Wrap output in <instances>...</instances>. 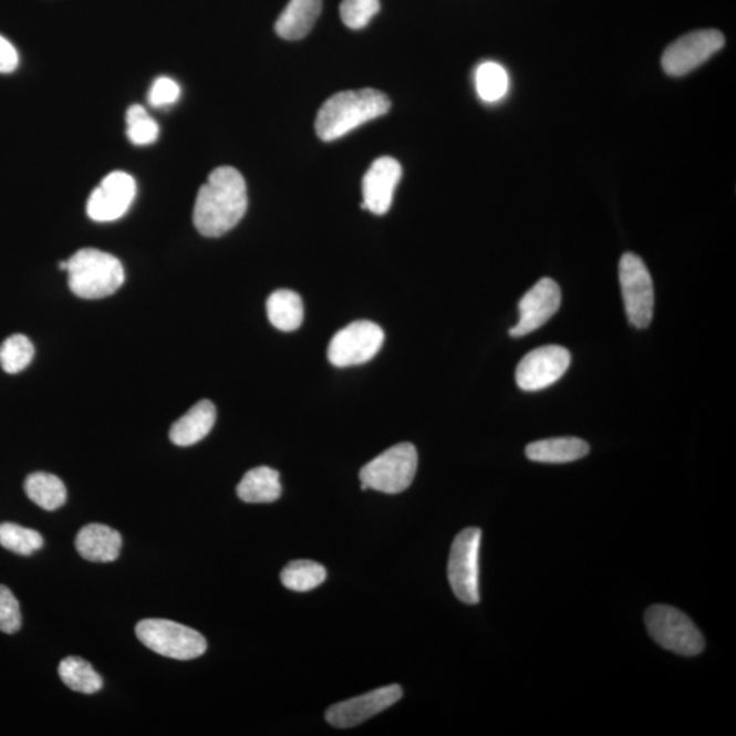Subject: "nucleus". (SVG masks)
Here are the masks:
<instances>
[{"instance_id":"obj_16","label":"nucleus","mask_w":736,"mask_h":736,"mask_svg":"<svg viewBox=\"0 0 736 736\" xmlns=\"http://www.w3.org/2000/svg\"><path fill=\"white\" fill-rule=\"evenodd\" d=\"M75 547L86 561L114 562L121 553L122 536L104 524H87L76 535Z\"/></svg>"},{"instance_id":"obj_12","label":"nucleus","mask_w":736,"mask_h":736,"mask_svg":"<svg viewBox=\"0 0 736 736\" xmlns=\"http://www.w3.org/2000/svg\"><path fill=\"white\" fill-rule=\"evenodd\" d=\"M135 196H137V185L133 176L115 170L105 176L102 184L94 188L87 199V216L97 222L120 220L127 214Z\"/></svg>"},{"instance_id":"obj_28","label":"nucleus","mask_w":736,"mask_h":736,"mask_svg":"<svg viewBox=\"0 0 736 736\" xmlns=\"http://www.w3.org/2000/svg\"><path fill=\"white\" fill-rule=\"evenodd\" d=\"M126 122L129 143L138 146L156 143L160 127L143 105H132L127 111Z\"/></svg>"},{"instance_id":"obj_29","label":"nucleus","mask_w":736,"mask_h":736,"mask_svg":"<svg viewBox=\"0 0 736 736\" xmlns=\"http://www.w3.org/2000/svg\"><path fill=\"white\" fill-rule=\"evenodd\" d=\"M380 0H343L340 6V15L344 25L357 31L366 28L371 20L380 13Z\"/></svg>"},{"instance_id":"obj_6","label":"nucleus","mask_w":736,"mask_h":736,"mask_svg":"<svg viewBox=\"0 0 736 736\" xmlns=\"http://www.w3.org/2000/svg\"><path fill=\"white\" fill-rule=\"evenodd\" d=\"M135 634L151 651L176 661H193L208 650V643L201 633L174 621H141L135 628Z\"/></svg>"},{"instance_id":"obj_20","label":"nucleus","mask_w":736,"mask_h":736,"mask_svg":"<svg viewBox=\"0 0 736 736\" xmlns=\"http://www.w3.org/2000/svg\"><path fill=\"white\" fill-rule=\"evenodd\" d=\"M238 497L247 504H272L281 497L280 474L269 467L249 470L238 486Z\"/></svg>"},{"instance_id":"obj_23","label":"nucleus","mask_w":736,"mask_h":736,"mask_svg":"<svg viewBox=\"0 0 736 736\" xmlns=\"http://www.w3.org/2000/svg\"><path fill=\"white\" fill-rule=\"evenodd\" d=\"M59 676L64 685L76 693L94 694L102 691L103 678L91 663L79 656H69L59 664Z\"/></svg>"},{"instance_id":"obj_15","label":"nucleus","mask_w":736,"mask_h":736,"mask_svg":"<svg viewBox=\"0 0 736 736\" xmlns=\"http://www.w3.org/2000/svg\"><path fill=\"white\" fill-rule=\"evenodd\" d=\"M403 176V168L396 158L380 157L371 164L363 178L362 209L382 216L392 208L394 191Z\"/></svg>"},{"instance_id":"obj_10","label":"nucleus","mask_w":736,"mask_h":736,"mask_svg":"<svg viewBox=\"0 0 736 736\" xmlns=\"http://www.w3.org/2000/svg\"><path fill=\"white\" fill-rule=\"evenodd\" d=\"M726 39L716 29H703L675 40L663 52L662 68L670 76H683L723 50Z\"/></svg>"},{"instance_id":"obj_26","label":"nucleus","mask_w":736,"mask_h":736,"mask_svg":"<svg viewBox=\"0 0 736 736\" xmlns=\"http://www.w3.org/2000/svg\"><path fill=\"white\" fill-rule=\"evenodd\" d=\"M0 546L19 556L29 557L43 549L44 539L34 529L23 528L19 524H0Z\"/></svg>"},{"instance_id":"obj_31","label":"nucleus","mask_w":736,"mask_h":736,"mask_svg":"<svg viewBox=\"0 0 736 736\" xmlns=\"http://www.w3.org/2000/svg\"><path fill=\"white\" fill-rule=\"evenodd\" d=\"M180 97V86L168 76H160L151 87L149 103L153 107H168L178 102Z\"/></svg>"},{"instance_id":"obj_13","label":"nucleus","mask_w":736,"mask_h":736,"mask_svg":"<svg viewBox=\"0 0 736 736\" xmlns=\"http://www.w3.org/2000/svg\"><path fill=\"white\" fill-rule=\"evenodd\" d=\"M561 288L552 279H541L518 303V322L510 329L511 338H524L546 325L561 308Z\"/></svg>"},{"instance_id":"obj_30","label":"nucleus","mask_w":736,"mask_h":736,"mask_svg":"<svg viewBox=\"0 0 736 736\" xmlns=\"http://www.w3.org/2000/svg\"><path fill=\"white\" fill-rule=\"evenodd\" d=\"M22 625L19 600L8 587L0 585V632L13 634Z\"/></svg>"},{"instance_id":"obj_11","label":"nucleus","mask_w":736,"mask_h":736,"mask_svg":"<svg viewBox=\"0 0 736 736\" xmlns=\"http://www.w3.org/2000/svg\"><path fill=\"white\" fill-rule=\"evenodd\" d=\"M571 362L570 352L561 345L540 346L521 359L516 382L524 392H539L562 379Z\"/></svg>"},{"instance_id":"obj_8","label":"nucleus","mask_w":736,"mask_h":736,"mask_svg":"<svg viewBox=\"0 0 736 736\" xmlns=\"http://www.w3.org/2000/svg\"><path fill=\"white\" fill-rule=\"evenodd\" d=\"M620 282L630 325L645 329L651 325L655 309V290L645 262L634 252L620 261Z\"/></svg>"},{"instance_id":"obj_19","label":"nucleus","mask_w":736,"mask_h":736,"mask_svg":"<svg viewBox=\"0 0 736 736\" xmlns=\"http://www.w3.org/2000/svg\"><path fill=\"white\" fill-rule=\"evenodd\" d=\"M589 450L584 439L562 437L533 442L527 446L526 455L535 463L567 464L584 458Z\"/></svg>"},{"instance_id":"obj_2","label":"nucleus","mask_w":736,"mask_h":736,"mask_svg":"<svg viewBox=\"0 0 736 736\" xmlns=\"http://www.w3.org/2000/svg\"><path fill=\"white\" fill-rule=\"evenodd\" d=\"M391 107V100L384 92L376 90L340 92L326 100L318 111L315 132L322 141L332 143L364 123L384 116Z\"/></svg>"},{"instance_id":"obj_4","label":"nucleus","mask_w":736,"mask_h":736,"mask_svg":"<svg viewBox=\"0 0 736 736\" xmlns=\"http://www.w3.org/2000/svg\"><path fill=\"white\" fill-rule=\"evenodd\" d=\"M645 625L651 637L664 650L681 656H697L705 640L694 622L671 605H652L645 612Z\"/></svg>"},{"instance_id":"obj_24","label":"nucleus","mask_w":736,"mask_h":736,"mask_svg":"<svg viewBox=\"0 0 736 736\" xmlns=\"http://www.w3.org/2000/svg\"><path fill=\"white\" fill-rule=\"evenodd\" d=\"M475 86L483 102L494 104L504 100L509 92V74L502 64L485 62L475 73Z\"/></svg>"},{"instance_id":"obj_7","label":"nucleus","mask_w":736,"mask_h":736,"mask_svg":"<svg viewBox=\"0 0 736 736\" xmlns=\"http://www.w3.org/2000/svg\"><path fill=\"white\" fill-rule=\"evenodd\" d=\"M481 531L467 528L453 541L447 576L453 593L465 604H478L479 593V551Z\"/></svg>"},{"instance_id":"obj_18","label":"nucleus","mask_w":736,"mask_h":736,"mask_svg":"<svg viewBox=\"0 0 736 736\" xmlns=\"http://www.w3.org/2000/svg\"><path fill=\"white\" fill-rule=\"evenodd\" d=\"M322 0H290L276 22L281 39L300 40L308 37L321 15Z\"/></svg>"},{"instance_id":"obj_22","label":"nucleus","mask_w":736,"mask_h":736,"mask_svg":"<svg viewBox=\"0 0 736 736\" xmlns=\"http://www.w3.org/2000/svg\"><path fill=\"white\" fill-rule=\"evenodd\" d=\"M25 493L33 504L49 511L62 508L68 499L64 483L58 476L46 473L29 475L25 480Z\"/></svg>"},{"instance_id":"obj_25","label":"nucleus","mask_w":736,"mask_h":736,"mask_svg":"<svg viewBox=\"0 0 736 736\" xmlns=\"http://www.w3.org/2000/svg\"><path fill=\"white\" fill-rule=\"evenodd\" d=\"M326 580V569L313 561H294L287 564L281 571V582L294 592H309L323 584Z\"/></svg>"},{"instance_id":"obj_1","label":"nucleus","mask_w":736,"mask_h":736,"mask_svg":"<svg viewBox=\"0 0 736 736\" xmlns=\"http://www.w3.org/2000/svg\"><path fill=\"white\" fill-rule=\"evenodd\" d=\"M249 198L243 176L232 167H219L199 188L194 226L206 238H220L243 219Z\"/></svg>"},{"instance_id":"obj_14","label":"nucleus","mask_w":736,"mask_h":736,"mask_svg":"<svg viewBox=\"0 0 736 736\" xmlns=\"http://www.w3.org/2000/svg\"><path fill=\"white\" fill-rule=\"evenodd\" d=\"M403 697V688L391 685L335 704L326 712V721L338 728H352L391 708Z\"/></svg>"},{"instance_id":"obj_9","label":"nucleus","mask_w":736,"mask_h":736,"mask_svg":"<svg viewBox=\"0 0 736 736\" xmlns=\"http://www.w3.org/2000/svg\"><path fill=\"white\" fill-rule=\"evenodd\" d=\"M385 333L370 321H356L333 335L328 349L329 362L335 367L361 366L382 349Z\"/></svg>"},{"instance_id":"obj_3","label":"nucleus","mask_w":736,"mask_h":736,"mask_svg":"<svg viewBox=\"0 0 736 736\" xmlns=\"http://www.w3.org/2000/svg\"><path fill=\"white\" fill-rule=\"evenodd\" d=\"M69 287L82 299H103L115 293L125 282L120 259L97 249H82L69 259Z\"/></svg>"},{"instance_id":"obj_5","label":"nucleus","mask_w":736,"mask_h":736,"mask_svg":"<svg viewBox=\"0 0 736 736\" xmlns=\"http://www.w3.org/2000/svg\"><path fill=\"white\" fill-rule=\"evenodd\" d=\"M417 450L408 442L398 444L364 465L361 470L362 490L400 494L415 479Z\"/></svg>"},{"instance_id":"obj_32","label":"nucleus","mask_w":736,"mask_h":736,"mask_svg":"<svg viewBox=\"0 0 736 736\" xmlns=\"http://www.w3.org/2000/svg\"><path fill=\"white\" fill-rule=\"evenodd\" d=\"M20 64L19 52L8 39L0 37V73H13Z\"/></svg>"},{"instance_id":"obj_21","label":"nucleus","mask_w":736,"mask_h":736,"mask_svg":"<svg viewBox=\"0 0 736 736\" xmlns=\"http://www.w3.org/2000/svg\"><path fill=\"white\" fill-rule=\"evenodd\" d=\"M267 310L270 323L281 332L297 331L304 320L303 300L290 290H279L270 294Z\"/></svg>"},{"instance_id":"obj_17","label":"nucleus","mask_w":736,"mask_h":736,"mask_svg":"<svg viewBox=\"0 0 736 736\" xmlns=\"http://www.w3.org/2000/svg\"><path fill=\"white\" fill-rule=\"evenodd\" d=\"M216 406L209 400H201L186 412L170 427L169 438L176 446H191L203 440L216 423Z\"/></svg>"},{"instance_id":"obj_27","label":"nucleus","mask_w":736,"mask_h":736,"mask_svg":"<svg viewBox=\"0 0 736 736\" xmlns=\"http://www.w3.org/2000/svg\"><path fill=\"white\" fill-rule=\"evenodd\" d=\"M34 346L23 334L10 335L0 345V366L9 374L21 373L33 361Z\"/></svg>"}]
</instances>
